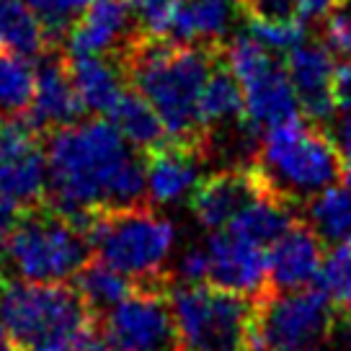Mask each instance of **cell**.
<instances>
[{
  "label": "cell",
  "instance_id": "1",
  "mask_svg": "<svg viewBox=\"0 0 351 351\" xmlns=\"http://www.w3.org/2000/svg\"><path fill=\"white\" fill-rule=\"evenodd\" d=\"M44 155L49 207L77 222L147 199L143 153L104 117L49 132Z\"/></svg>",
  "mask_w": 351,
  "mask_h": 351
},
{
  "label": "cell",
  "instance_id": "2",
  "mask_svg": "<svg viewBox=\"0 0 351 351\" xmlns=\"http://www.w3.org/2000/svg\"><path fill=\"white\" fill-rule=\"evenodd\" d=\"M222 57V49L173 39L137 36L121 55L132 88L163 121L168 140L209 150V132L202 121V93Z\"/></svg>",
  "mask_w": 351,
  "mask_h": 351
},
{
  "label": "cell",
  "instance_id": "3",
  "mask_svg": "<svg viewBox=\"0 0 351 351\" xmlns=\"http://www.w3.org/2000/svg\"><path fill=\"white\" fill-rule=\"evenodd\" d=\"M245 163L271 197L285 199L292 207L307 204L320 191L343 181V163L333 134L310 119L263 132Z\"/></svg>",
  "mask_w": 351,
  "mask_h": 351
},
{
  "label": "cell",
  "instance_id": "4",
  "mask_svg": "<svg viewBox=\"0 0 351 351\" xmlns=\"http://www.w3.org/2000/svg\"><path fill=\"white\" fill-rule=\"evenodd\" d=\"M3 266L34 285H67L90 261L86 222L52 207L26 209L3 238Z\"/></svg>",
  "mask_w": 351,
  "mask_h": 351
},
{
  "label": "cell",
  "instance_id": "5",
  "mask_svg": "<svg viewBox=\"0 0 351 351\" xmlns=\"http://www.w3.org/2000/svg\"><path fill=\"white\" fill-rule=\"evenodd\" d=\"M90 251L137 287L173 285L165 269L176 248V228L155 207L99 212L86 222Z\"/></svg>",
  "mask_w": 351,
  "mask_h": 351
},
{
  "label": "cell",
  "instance_id": "6",
  "mask_svg": "<svg viewBox=\"0 0 351 351\" xmlns=\"http://www.w3.org/2000/svg\"><path fill=\"white\" fill-rule=\"evenodd\" d=\"M0 320L21 351H70L93 313L75 285L19 282L0 295Z\"/></svg>",
  "mask_w": 351,
  "mask_h": 351
},
{
  "label": "cell",
  "instance_id": "7",
  "mask_svg": "<svg viewBox=\"0 0 351 351\" xmlns=\"http://www.w3.org/2000/svg\"><path fill=\"white\" fill-rule=\"evenodd\" d=\"M176 351H253L251 297L217 285H171Z\"/></svg>",
  "mask_w": 351,
  "mask_h": 351
},
{
  "label": "cell",
  "instance_id": "8",
  "mask_svg": "<svg viewBox=\"0 0 351 351\" xmlns=\"http://www.w3.org/2000/svg\"><path fill=\"white\" fill-rule=\"evenodd\" d=\"M222 60L241 83L245 124L253 134L305 119L287 67L251 34H235L222 47Z\"/></svg>",
  "mask_w": 351,
  "mask_h": 351
},
{
  "label": "cell",
  "instance_id": "9",
  "mask_svg": "<svg viewBox=\"0 0 351 351\" xmlns=\"http://www.w3.org/2000/svg\"><path fill=\"white\" fill-rule=\"evenodd\" d=\"M253 302V351H323L330 341L339 307L320 287L263 292Z\"/></svg>",
  "mask_w": 351,
  "mask_h": 351
},
{
  "label": "cell",
  "instance_id": "10",
  "mask_svg": "<svg viewBox=\"0 0 351 351\" xmlns=\"http://www.w3.org/2000/svg\"><path fill=\"white\" fill-rule=\"evenodd\" d=\"M171 285L137 287L101 315V330L114 351H176Z\"/></svg>",
  "mask_w": 351,
  "mask_h": 351
},
{
  "label": "cell",
  "instance_id": "11",
  "mask_svg": "<svg viewBox=\"0 0 351 351\" xmlns=\"http://www.w3.org/2000/svg\"><path fill=\"white\" fill-rule=\"evenodd\" d=\"M0 189L26 212L47 197V155L26 119L0 117Z\"/></svg>",
  "mask_w": 351,
  "mask_h": 351
},
{
  "label": "cell",
  "instance_id": "12",
  "mask_svg": "<svg viewBox=\"0 0 351 351\" xmlns=\"http://www.w3.org/2000/svg\"><path fill=\"white\" fill-rule=\"evenodd\" d=\"M140 36L130 0H90L77 21L67 29V57H121Z\"/></svg>",
  "mask_w": 351,
  "mask_h": 351
},
{
  "label": "cell",
  "instance_id": "13",
  "mask_svg": "<svg viewBox=\"0 0 351 351\" xmlns=\"http://www.w3.org/2000/svg\"><path fill=\"white\" fill-rule=\"evenodd\" d=\"M209 285L256 300L269 289V248L256 245L228 228L212 230L207 241Z\"/></svg>",
  "mask_w": 351,
  "mask_h": 351
},
{
  "label": "cell",
  "instance_id": "14",
  "mask_svg": "<svg viewBox=\"0 0 351 351\" xmlns=\"http://www.w3.org/2000/svg\"><path fill=\"white\" fill-rule=\"evenodd\" d=\"M261 194H269V191L261 186L251 165L243 163L202 178L197 189L191 191L189 204L202 228L222 230L225 225H230L232 217L243 207H248L253 199H258Z\"/></svg>",
  "mask_w": 351,
  "mask_h": 351
},
{
  "label": "cell",
  "instance_id": "15",
  "mask_svg": "<svg viewBox=\"0 0 351 351\" xmlns=\"http://www.w3.org/2000/svg\"><path fill=\"white\" fill-rule=\"evenodd\" d=\"M287 75L300 101L302 117L315 124L333 119L336 101H333V52L323 42H300L287 52Z\"/></svg>",
  "mask_w": 351,
  "mask_h": 351
},
{
  "label": "cell",
  "instance_id": "16",
  "mask_svg": "<svg viewBox=\"0 0 351 351\" xmlns=\"http://www.w3.org/2000/svg\"><path fill=\"white\" fill-rule=\"evenodd\" d=\"M42 62L34 73V93L26 109V121L36 132L62 130L73 121L83 119L86 109L77 99V90L70 80L67 62L57 55H42Z\"/></svg>",
  "mask_w": 351,
  "mask_h": 351
},
{
  "label": "cell",
  "instance_id": "17",
  "mask_svg": "<svg viewBox=\"0 0 351 351\" xmlns=\"http://www.w3.org/2000/svg\"><path fill=\"white\" fill-rule=\"evenodd\" d=\"M323 258V238L313 230L310 222L295 219V225L269 248L266 292H295L318 285Z\"/></svg>",
  "mask_w": 351,
  "mask_h": 351
},
{
  "label": "cell",
  "instance_id": "18",
  "mask_svg": "<svg viewBox=\"0 0 351 351\" xmlns=\"http://www.w3.org/2000/svg\"><path fill=\"white\" fill-rule=\"evenodd\" d=\"M207 153L197 145L186 143H160L147 150L145 158V181H147V202L155 207H168L181 199L191 197L197 189L199 168Z\"/></svg>",
  "mask_w": 351,
  "mask_h": 351
},
{
  "label": "cell",
  "instance_id": "19",
  "mask_svg": "<svg viewBox=\"0 0 351 351\" xmlns=\"http://www.w3.org/2000/svg\"><path fill=\"white\" fill-rule=\"evenodd\" d=\"M238 21H248L241 0H181L168 39L222 49L235 36Z\"/></svg>",
  "mask_w": 351,
  "mask_h": 351
},
{
  "label": "cell",
  "instance_id": "20",
  "mask_svg": "<svg viewBox=\"0 0 351 351\" xmlns=\"http://www.w3.org/2000/svg\"><path fill=\"white\" fill-rule=\"evenodd\" d=\"M67 73L86 114L109 117L127 88V73L114 57H67Z\"/></svg>",
  "mask_w": 351,
  "mask_h": 351
},
{
  "label": "cell",
  "instance_id": "21",
  "mask_svg": "<svg viewBox=\"0 0 351 351\" xmlns=\"http://www.w3.org/2000/svg\"><path fill=\"white\" fill-rule=\"evenodd\" d=\"M295 219L297 212L289 202L271 197V194H261L258 199H253L248 207H243L225 228L256 245L271 248L295 225Z\"/></svg>",
  "mask_w": 351,
  "mask_h": 351
},
{
  "label": "cell",
  "instance_id": "22",
  "mask_svg": "<svg viewBox=\"0 0 351 351\" xmlns=\"http://www.w3.org/2000/svg\"><path fill=\"white\" fill-rule=\"evenodd\" d=\"M49 42L29 0H0V52L34 60L49 52Z\"/></svg>",
  "mask_w": 351,
  "mask_h": 351
},
{
  "label": "cell",
  "instance_id": "23",
  "mask_svg": "<svg viewBox=\"0 0 351 351\" xmlns=\"http://www.w3.org/2000/svg\"><path fill=\"white\" fill-rule=\"evenodd\" d=\"M202 121H204V130L209 132V140H212V130H222V127L248 130L241 83L235 80L222 57L202 93Z\"/></svg>",
  "mask_w": 351,
  "mask_h": 351
},
{
  "label": "cell",
  "instance_id": "24",
  "mask_svg": "<svg viewBox=\"0 0 351 351\" xmlns=\"http://www.w3.org/2000/svg\"><path fill=\"white\" fill-rule=\"evenodd\" d=\"M106 119H109L111 124L119 130L121 137H124L132 147H137L140 153H143V150L147 153V150H153V147H158L160 143L168 140L158 111H155L137 90H127Z\"/></svg>",
  "mask_w": 351,
  "mask_h": 351
},
{
  "label": "cell",
  "instance_id": "25",
  "mask_svg": "<svg viewBox=\"0 0 351 351\" xmlns=\"http://www.w3.org/2000/svg\"><path fill=\"white\" fill-rule=\"evenodd\" d=\"M75 289L86 300L90 313H106L124 297H130L137 285L99 258H90L75 276Z\"/></svg>",
  "mask_w": 351,
  "mask_h": 351
},
{
  "label": "cell",
  "instance_id": "26",
  "mask_svg": "<svg viewBox=\"0 0 351 351\" xmlns=\"http://www.w3.org/2000/svg\"><path fill=\"white\" fill-rule=\"evenodd\" d=\"M307 217L323 241L351 238V186H330L307 202Z\"/></svg>",
  "mask_w": 351,
  "mask_h": 351
},
{
  "label": "cell",
  "instance_id": "27",
  "mask_svg": "<svg viewBox=\"0 0 351 351\" xmlns=\"http://www.w3.org/2000/svg\"><path fill=\"white\" fill-rule=\"evenodd\" d=\"M32 60L0 52V117H19L29 109L34 93Z\"/></svg>",
  "mask_w": 351,
  "mask_h": 351
},
{
  "label": "cell",
  "instance_id": "28",
  "mask_svg": "<svg viewBox=\"0 0 351 351\" xmlns=\"http://www.w3.org/2000/svg\"><path fill=\"white\" fill-rule=\"evenodd\" d=\"M318 287L333 300L336 307H351V238L339 243L323 258Z\"/></svg>",
  "mask_w": 351,
  "mask_h": 351
},
{
  "label": "cell",
  "instance_id": "29",
  "mask_svg": "<svg viewBox=\"0 0 351 351\" xmlns=\"http://www.w3.org/2000/svg\"><path fill=\"white\" fill-rule=\"evenodd\" d=\"M248 29L256 42L266 49L289 52L305 39V21L297 16H276V19H248Z\"/></svg>",
  "mask_w": 351,
  "mask_h": 351
},
{
  "label": "cell",
  "instance_id": "30",
  "mask_svg": "<svg viewBox=\"0 0 351 351\" xmlns=\"http://www.w3.org/2000/svg\"><path fill=\"white\" fill-rule=\"evenodd\" d=\"M181 0H130L132 19L143 36L168 39Z\"/></svg>",
  "mask_w": 351,
  "mask_h": 351
},
{
  "label": "cell",
  "instance_id": "31",
  "mask_svg": "<svg viewBox=\"0 0 351 351\" xmlns=\"http://www.w3.org/2000/svg\"><path fill=\"white\" fill-rule=\"evenodd\" d=\"M29 5L44 23L49 39H60V36L65 39L67 29L90 5V0H29Z\"/></svg>",
  "mask_w": 351,
  "mask_h": 351
},
{
  "label": "cell",
  "instance_id": "32",
  "mask_svg": "<svg viewBox=\"0 0 351 351\" xmlns=\"http://www.w3.org/2000/svg\"><path fill=\"white\" fill-rule=\"evenodd\" d=\"M323 44L333 55L351 60V0H343L323 19Z\"/></svg>",
  "mask_w": 351,
  "mask_h": 351
},
{
  "label": "cell",
  "instance_id": "33",
  "mask_svg": "<svg viewBox=\"0 0 351 351\" xmlns=\"http://www.w3.org/2000/svg\"><path fill=\"white\" fill-rule=\"evenodd\" d=\"M171 279H178L181 285H204V282H209L207 248H189L171 271Z\"/></svg>",
  "mask_w": 351,
  "mask_h": 351
},
{
  "label": "cell",
  "instance_id": "34",
  "mask_svg": "<svg viewBox=\"0 0 351 351\" xmlns=\"http://www.w3.org/2000/svg\"><path fill=\"white\" fill-rule=\"evenodd\" d=\"M248 19H276V16H297L292 0H241Z\"/></svg>",
  "mask_w": 351,
  "mask_h": 351
},
{
  "label": "cell",
  "instance_id": "35",
  "mask_svg": "<svg viewBox=\"0 0 351 351\" xmlns=\"http://www.w3.org/2000/svg\"><path fill=\"white\" fill-rule=\"evenodd\" d=\"M333 143L341 153V163H343V184L351 186V111H346L336 124V134Z\"/></svg>",
  "mask_w": 351,
  "mask_h": 351
},
{
  "label": "cell",
  "instance_id": "36",
  "mask_svg": "<svg viewBox=\"0 0 351 351\" xmlns=\"http://www.w3.org/2000/svg\"><path fill=\"white\" fill-rule=\"evenodd\" d=\"M70 351H114V346L109 343L106 333L101 330V326L96 320H90L86 328L80 330V336L75 339Z\"/></svg>",
  "mask_w": 351,
  "mask_h": 351
},
{
  "label": "cell",
  "instance_id": "37",
  "mask_svg": "<svg viewBox=\"0 0 351 351\" xmlns=\"http://www.w3.org/2000/svg\"><path fill=\"white\" fill-rule=\"evenodd\" d=\"M333 101L339 111H351V60H346L341 67H336L333 75Z\"/></svg>",
  "mask_w": 351,
  "mask_h": 351
},
{
  "label": "cell",
  "instance_id": "38",
  "mask_svg": "<svg viewBox=\"0 0 351 351\" xmlns=\"http://www.w3.org/2000/svg\"><path fill=\"white\" fill-rule=\"evenodd\" d=\"M341 3H343V0H292L297 19H302V21H318V19H326L333 8H339Z\"/></svg>",
  "mask_w": 351,
  "mask_h": 351
},
{
  "label": "cell",
  "instance_id": "39",
  "mask_svg": "<svg viewBox=\"0 0 351 351\" xmlns=\"http://www.w3.org/2000/svg\"><path fill=\"white\" fill-rule=\"evenodd\" d=\"M0 351H21V346L13 341V336L8 333V328L3 326V320H0Z\"/></svg>",
  "mask_w": 351,
  "mask_h": 351
},
{
  "label": "cell",
  "instance_id": "40",
  "mask_svg": "<svg viewBox=\"0 0 351 351\" xmlns=\"http://www.w3.org/2000/svg\"><path fill=\"white\" fill-rule=\"evenodd\" d=\"M5 292V266H3V258H0V295Z\"/></svg>",
  "mask_w": 351,
  "mask_h": 351
},
{
  "label": "cell",
  "instance_id": "41",
  "mask_svg": "<svg viewBox=\"0 0 351 351\" xmlns=\"http://www.w3.org/2000/svg\"><path fill=\"white\" fill-rule=\"evenodd\" d=\"M346 343H349V349H351V315H349V326H346Z\"/></svg>",
  "mask_w": 351,
  "mask_h": 351
}]
</instances>
